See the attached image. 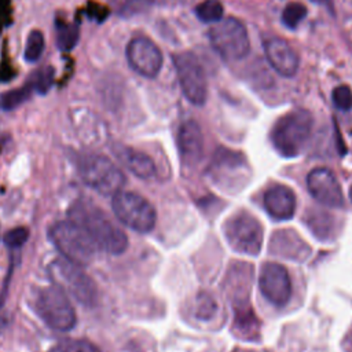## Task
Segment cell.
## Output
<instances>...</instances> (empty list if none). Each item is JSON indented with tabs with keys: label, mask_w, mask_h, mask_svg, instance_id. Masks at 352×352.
I'll return each mask as SVG.
<instances>
[{
	"label": "cell",
	"mask_w": 352,
	"mask_h": 352,
	"mask_svg": "<svg viewBox=\"0 0 352 352\" xmlns=\"http://www.w3.org/2000/svg\"><path fill=\"white\" fill-rule=\"evenodd\" d=\"M67 219L81 226L92 238L96 248L110 254H121L128 248L126 234L98 206L87 201L74 202Z\"/></svg>",
	"instance_id": "cell-1"
},
{
	"label": "cell",
	"mask_w": 352,
	"mask_h": 352,
	"mask_svg": "<svg viewBox=\"0 0 352 352\" xmlns=\"http://www.w3.org/2000/svg\"><path fill=\"white\" fill-rule=\"evenodd\" d=\"M312 126L314 118L308 110H292L274 124L270 135L272 146L283 157H296L308 143Z\"/></svg>",
	"instance_id": "cell-2"
},
{
	"label": "cell",
	"mask_w": 352,
	"mask_h": 352,
	"mask_svg": "<svg viewBox=\"0 0 352 352\" xmlns=\"http://www.w3.org/2000/svg\"><path fill=\"white\" fill-rule=\"evenodd\" d=\"M50 238L63 258L80 267L88 265L95 256L96 245L87 231L72 220L55 223L50 230Z\"/></svg>",
	"instance_id": "cell-3"
},
{
	"label": "cell",
	"mask_w": 352,
	"mask_h": 352,
	"mask_svg": "<svg viewBox=\"0 0 352 352\" xmlns=\"http://www.w3.org/2000/svg\"><path fill=\"white\" fill-rule=\"evenodd\" d=\"M78 175L85 186L96 192L113 197L125 184L122 170L106 155L87 154L78 160Z\"/></svg>",
	"instance_id": "cell-4"
},
{
	"label": "cell",
	"mask_w": 352,
	"mask_h": 352,
	"mask_svg": "<svg viewBox=\"0 0 352 352\" xmlns=\"http://www.w3.org/2000/svg\"><path fill=\"white\" fill-rule=\"evenodd\" d=\"M47 271L54 285L60 287L81 305L92 307L96 302V286L80 265L70 263L66 258H56L48 265Z\"/></svg>",
	"instance_id": "cell-5"
},
{
	"label": "cell",
	"mask_w": 352,
	"mask_h": 352,
	"mask_svg": "<svg viewBox=\"0 0 352 352\" xmlns=\"http://www.w3.org/2000/svg\"><path fill=\"white\" fill-rule=\"evenodd\" d=\"M208 37L213 50L227 62L243 59L250 51V40L245 25L232 16H223L213 23Z\"/></svg>",
	"instance_id": "cell-6"
},
{
	"label": "cell",
	"mask_w": 352,
	"mask_h": 352,
	"mask_svg": "<svg viewBox=\"0 0 352 352\" xmlns=\"http://www.w3.org/2000/svg\"><path fill=\"white\" fill-rule=\"evenodd\" d=\"M111 209L118 221L136 232L154 228L157 213L154 206L142 195L132 191H118L113 195Z\"/></svg>",
	"instance_id": "cell-7"
},
{
	"label": "cell",
	"mask_w": 352,
	"mask_h": 352,
	"mask_svg": "<svg viewBox=\"0 0 352 352\" xmlns=\"http://www.w3.org/2000/svg\"><path fill=\"white\" fill-rule=\"evenodd\" d=\"M34 307L45 324L56 331H69L76 324L74 308L66 293L56 285L41 289Z\"/></svg>",
	"instance_id": "cell-8"
},
{
	"label": "cell",
	"mask_w": 352,
	"mask_h": 352,
	"mask_svg": "<svg viewBox=\"0 0 352 352\" xmlns=\"http://www.w3.org/2000/svg\"><path fill=\"white\" fill-rule=\"evenodd\" d=\"M230 246L243 254L256 256L263 245V227L250 213L234 214L224 227Z\"/></svg>",
	"instance_id": "cell-9"
},
{
	"label": "cell",
	"mask_w": 352,
	"mask_h": 352,
	"mask_svg": "<svg viewBox=\"0 0 352 352\" xmlns=\"http://www.w3.org/2000/svg\"><path fill=\"white\" fill-rule=\"evenodd\" d=\"M179 84L183 95L195 106H202L208 96L205 72L192 52H180L173 56Z\"/></svg>",
	"instance_id": "cell-10"
},
{
	"label": "cell",
	"mask_w": 352,
	"mask_h": 352,
	"mask_svg": "<svg viewBox=\"0 0 352 352\" xmlns=\"http://www.w3.org/2000/svg\"><path fill=\"white\" fill-rule=\"evenodd\" d=\"M129 67L146 78H154L162 67V54L154 41L144 36L133 37L125 50Z\"/></svg>",
	"instance_id": "cell-11"
},
{
	"label": "cell",
	"mask_w": 352,
	"mask_h": 352,
	"mask_svg": "<svg viewBox=\"0 0 352 352\" xmlns=\"http://www.w3.org/2000/svg\"><path fill=\"white\" fill-rule=\"evenodd\" d=\"M261 294L274 305L283 307L292 297V280L287 270L278 263H265L258 276Z\"/></svg>",
	"instance_id": "cell-12"
},
{
	"label": "cell",
	"mask_w": 352,
	"mask_h": 352,
	"mask_svg": "<svg viewBox=\"0 0 352 352\" xmlns=\"http://www.w3.org/2000/svg\"><path fill=\"white\" fill-rule=\"evenodd\" d=\"M309 194L319 204L330 208L344 205V194L334 173L327 168H315L307 176Z\"/></svg>",
	"instance_id": "cell-13"
},
{
	"label": "cell",
	"mask_w": 352,
	"mask_h": 352,
	"mask_svg": "<svg viewBox=\"0 0 352 352\" xmlns=\"http://www.w3.org/2000/svg\"><path fill=\"white\" fill-rule=\"evenodd\" d=\"M264 52L267 60L278 74L292 77L297 73L300 59L286 40L280 37H270L264 43Z\"/></svg>",
	"instance_id": "cell-14"
},
{
	"label": "cell",
	"mask_w": 352,
	"mask_h": 352,
	"mask_svg": "<svg viewBox=\"0 0 352 352\" xmlns=\"http://www.w3.org/2000/svg\"><path fill=\"white\" fill-rule=\"evenodd\" d=\"M263 201L267 212L278 220L292 219L296 212V194L285 184L271 186L264 192Z\"/></svg>",
	"instance_id": "cell-15"
},
{
	"label": "cell",
	"mask_w": 352,
	"mask_h": 352,
	"mask_svg": "<svg viewBox=\"0 0 352 352\" xmlns=\"http://www.w3.org/2000/svg\"><path fill=\"white\" fill-rule=\"evenodd\" d=\"M113 153L135 176L140 179H150L155 175V164L147 154L124 144H116L113 147Z\"/></svg>",
	"instance_id": "cell-16"
},
{
	"label": "cell",
	"mask_w": 352,
	"mask_h": 352,
	"mask_svg": "<svg viewBox=\"0 0 352 352\" xmlns=\"http://www.w3.org/2000/svg\"><path fill=\"white\" fill-rule=\"evenodd\" d=\"M177 140L183 161L190 165L198 162L204 150V136L199 125L192 120L183 122Z\"/></svg>",
	"instance_id": "cell-17"
},
{
	"label": "cell",
	"mask_w": 352,
	"mask_h": 352,
	"mask_svg": "<svg viewBox=\"0 0 352 352\" xmlns=\"http://www.w3.org/2000/svg\"><path fill=\"white\" fill-rule=\"evenodd\" d=\"M54 74L55 73L51 66H43L29 74L26 87L32 91V94L34 92L38 95H44L51 89L54 84Z\"/></svg>",
	"instance_id": "cell-18"
},
{
	"label": "cell",
	"mask_w": 352,
	"mask_h": 352,
	"mask_svg": "<svg viewBox=\"0 0 352 352\" xmlns=\"http://www.w3.org/2000/svg\"><path fill=\"white\" fill-rule=\"evenodd\" d=\"M80 40V28L77 23L56 25V47L60 51H72Z\"/></svg>",
	"instance_id": "cell-19"
},
{
	"label": "cell",
	"mask_w": 352,
	"mask_h": 352,
	"mask_svg": "<svg viewBox=\"0 0 352 352\" xmlns=\"http://www.w3.org/2000/svg\"><path fill=\"white\" fill-rule=\"evenodd\" d=\"M195 15L205 23H216L223 18L224 8L219 0H205L195 7Z\"/></svg>",
	"instance_id": "cell-20"
},
{
	"label": "cell",
	"mask_w": 352,
	"mask_h": 352,
	"mask_svg": "<svg viewBox=\"0 0 352 352\" xmlns=\"http://www.w3.org/2000/svg\"><path fill=\"white\" fill-rule=\"evenodd\" d=\"M30 95H32V91L26 85L3 92L0 95V107L6 111L14 110L19 107L22 103H25L30 98Z\"/></svg>",
	"instance_id": "cell-21"
},
{
	"label": "cell",
	"mask_w": 352,
	"mask_h": 352,
	"mask_svg": "<svg viewBox=\"0 0 352 352\" xmlns=\"http://www.w3.org/2000/svg\"><path fill=\"white\" fill-rule=\"evenodd\" d=\"M44 51V36L40 30H32L28 36L23 58L29 63L37 62Z\"/></svg>",
	"instance_id": "cell-22"
},
{
	"label": "cell",
	"mask_w": 352,
	"mask_h": 352,
	"mask_svg": "<svg viewBox=\"0 0 352 352\" xmlns=\"http://www.w3.org/2000/svg\"><path fill=\"white\" fill-rule=\"evenodd\" d=\"M307 15V8L301 3H289L282 12V21L283 23L293 29L296 28Z\"/></svg>",
	"instance_id": "cell-23"
},
{
	"label": "cell",
	"mask_w": 352,
	"mask_h": 352,
	"mask_svg": "<svg viewBox=\"0 0 352 352\" xmlns=\"http://www.w3.org/2000/svg\"><path fill=\"white\" fill-rule=\"evenodd\" d=\"M51 352H99V349L87 340L70 338V340H63Z\"/></svg>",
	"instance_id": "cell-24"
},
{
	"label": "cell",
	"mask_w": 352,
	"mask_h": 352,
	"mask_svg": "<svg viewBox=\"0 0 352 352\" xmlns=\"http://www.w3.org/2000/svg\"><path fill=\"white\" fill-rule=\"evenodd\" d=\"M29 238V230L25 227H15L12 230H8L4 236L3 242L7 248L10 249H16L21 248Z\"/></svg>",
	"instance_id": "cell-25"
},
{
	"label": "cell",
	"mask_w": 352,
	"mask_h": 352,
	"mask_svg": "<svg viewBox=\"0 0 352 352\" xmlns=\"http://www.w3.org/2000/svg\"><path fill=\"white\" fill-rule=\"evenodd\" d=\"M333 103L337 109L348 111L352 109V91L348 85H340L333 91Z\"/></svg>",
	"instance_id": "cell-26"
},
{
	"label": "cell",
	"mask_w": 352,
	"mask_h": 352,
	"mask_svg": "<svg viewBox=\"0 0 352 352\" xmlns=\"http://www.w3.org/2000/svg\"><path fill=\"white\" fill-rule=\"evenodd\" d=\"M216 309V305L213 304L212 298L208 296H202V300L198 301V309H197V316L201 319H208L213 315V311Z\"/></svg>",
	"instance_id": "cell-27"
},
{
	"label": "cell",
	"mask_w": 352,
	"mask_h": 352,
	"mask_svg": "<svg viewBox=\"0 0 352 352\" xmlns=\"http://www.w3.org/2000/svg\"><path fill=\"white\" fill-rule=\"evenodd\" d=\"M312 1H315V3H318V4H320V6L327 7L330 11L333 10V6H331V1H330V0H312Z\"/></svg>",
	"instance_id": "cell-28"
},
{
	"label": "cell",
	"mask_w": 352,
	"mask_h": 352,
	"mask_svg": "<svg viewBox=\"0 0 352 352\" xmlns=\"http://www.w3.org/2000/svg\"><path fill=\"white\" fill-rule=\"evenodd\" d=\"M349 198H351V201H352V186H351V188H349Z\"/></svg>",
	"instance_id": "cell-29"
}]
</instances>
